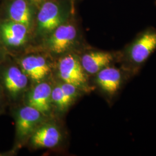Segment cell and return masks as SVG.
Segmentation results:
<instances>
[{
	"instance_id": "cell-1",
	"label": "cell",
	"mask_w": 156,
	"mask_h": 156,
	"mask_svg": "<svg viewBox=\"0 0 156 156\" xmlns=\"http://www.w3.org/2000/svg\"><path fill=\"white\" fill-rule=\"evenodd\" d=\"M156 49V29L148 28L118 53V62L129 78H133L138 73Z\"/></svg>"
},
{
	"instance_id": "cell-2",
	"label": "cell",
	"mask_w": 156,
	"mask_h": 156,
	"mask_svg": "<svg viewBox=\"0 0 156 156\" xmlns=\"http://www.w3.org/2000/svg\"><path fill=\"white\" fill-rule=\"evenodd\" d=\"M58 69L60 76L64 82L72 84L85 91L90 89L86 72L76 56L69 55L62 58L59 62Z\"/></svg>"
},
{
	"instance_id": "cell-3",
	"label": "cell",
	"mask_w": 156,
	"mask_h": 156,
	"mask_svg": "<svg viewBox=\"0 0 156 156\" xmlns=\"http://www.w3.org/2000/svg\"><path fill=\"white\" fill-rule=\"evenodd\" d=\"M131 79L123 69L109 66L96 73L95 82L105 94L114 97Z\"/></svg>"
},
{
	"instance_id": "cell-4",
	"label": "cell",
	"mask_w": 156,
	"mask_h": 156,
	"mask_svg": "<svg viewBox=\"0 0 156 156\" xmlns=\"http://www.w3.org/2000/svg\"><path fill=\"white\" fill-rule=\"evenodd\" d=\"M64 19V12L59 4L52 1L44 2L37 16L38 30L44 34H50L62 25Z\"/></svg>"
},
{
	"instance_id": "cell-5",
	"label": "cell",
	"mask_w": 156,
	"mask_h": 156,
	"mask_svg": "<svg viewBox=\"0 0 156 156\" xmlns=\"http://www.w3.org/2000/svg\"><path fill=\"white\" fill-rule=\"evenodd\" d=\"M77 37V30L74 26L62 24L52 33L47 41L48 46L53 53L61 54L74 44Z\"/></svg>"
},
{
	"instance_id": "cell-6",
	"label": "cell",
	"mask_w": 156,
	"mask_h": 156,
	"mask_svg": "<svg viewBox=\"0 0 156 156\" xmlns=\"http://www.w3.org/2000/svg\"><path fill=\"white\" fill-rule=\"evenodd\" d=\"M118 62V54L105 51H90L84 54L80 62L84 71L94 75L105 67Z\"/></svg>"
},
{
	"instance_id": "cell-7",
	"label": "cell",
	"mask_w": 156,
	"mask_h": 156,
	"mask_svg": "<svg viewBox=\"0 0 156 156\" xmlns=\"http://www.w3.org/2000/svg\"><path fill=\"white\" fill-rule=\"evenodd\" d=\"M41 113L31 106H24L17 112L16 128L17 135L25 138L33 134L41 120Z\"/></svg>"
},
{
	"instance_id": "cell-8",
	"label": "cell",
	"mask_w": 156,
	"mask_h": 156,
	"mask_svg": "<svg viewBox=\"0 0 156 156\" xmlns=\"http://www.w3.org/2000/svg\"><path fill=\"white\" fill-rule=\"evenodd\" d=\"M28 28L24 24L12 20L4 23L0 26V33L6 45L20 46L26 42Z\"/></svg>"
},
{
	"instance_id": "cell-9",
	"label": "cell",
	"mask_w": 156,
	"mask_h": 156,
	"mask_svg": "<svg viewBox=\"0 0 156 156\" xmlns=\"http://www.w3.org/2000/svg\"><path fill=\"white\" fill-rule=\"evenodd\" d=\"M2 80L6 91L12 97L19 94L28 83L27 75L17 67H9L2 74Z\"/></svg>"
},
{
	"instance_id": "cell-10",
	"label": "cell",
	"mask_w": 156,
	"mask_h": 156,
	"mask_svg": "<svg viewBox=\"0 0 156 156\" xmlns=\"http://www.w3.org/2000/svg\"><path fill=\"white\" fill-rule=\"evenodd\" d=\"M23 71L34 81L40 82L50 72V68L42 56H29L21 61Z\"/></svg>"
},
{
	"instance_id": "cell-11",
	"label": "cell",
	"mask_w": 156,
	"mask_h": 156,
	"mask_svg": "<svg viewBox=\"0 0 156 156\" xmlns=\"http://www.w3.org/2000/svg\"><path fill=\"white\" fill-rule=\"evenodd\" d=\"M51 91L49 84L40 83L29 93L28 105L36 109L41 113L48 112L51 107Z\"/></svg>"
},
{
	"instance_id": "cell-12",
	"label": "cell",
	"mask_w": 156,
	"mask_h": 156,
	"mask_svg": "<svg viewBox=\"0 0 156 156\" xmlns=\"http://www.w3.org/2000/svg\"><path fill=\"white\" fill-rule=\"evenodd\" d=\"M61 138L58 129L51 124H45L34 131L31 142L41 147H53L57 145Z\"/></svg>"
},
{
	"instance_id": "cell-13",
	"label": "cell",
	"mask_w": 156,
	"mask_h": 156,
	"mask_svg": "<svg viewBox=\"0 0 156 156\" xmlns=\"http://www.w3.org/2000/svg\"><path fill=\"white\" fill-rule=\"evenodd\" d=\"M11 20L19 23L29 28L33 21V12L27 0H13L8 8Z\"/></svg>"
},
{
	"instance_id": "cell-14",
	"label": "cell",
	"mask_w": 156,
	"mask_h": 156,
	"mask_svg": "<svg viewBox=\"0 0 156 156\" xmlns=\"http://www.w3.org/2000/svg\"><path fill=\"white\" fill-rule=\"evenodd\" d=\"M51 100L55 102L56 106L62 110L67 108L69 105L60 85L52 90Z\"/></svg>"
},
{
	"instance_id": "cell-15",
	"label": "cell",
	"mask_w": 156,
	"mask_h": 156,
	"mask_svg": "<svg viewBox=\"0 0 156 156\" xmlns=\"http://www.w3.org/2000/svg\"><path fill=\"white\" fill-rule=\"evenodd\" d=\"M69 104L74 100L78 95V88L72 84L64 83L60 85Z\"/></svg>"
},
{
	"instance_id": "cell-16",
	"label": "cell",
	"mask_w": 156,
	"mask_h": 156,
	"mask_svg": "<svg viewBox=\"0 0 156 156\" xmlns=\"http://www.w3.org/2000/svg\"><path fill=\"white\" fill-rule=\"evenodd\" d=\"M30 1L31 3L36 5H42V4L44 2V0H28Z\"/></svg>"
}]
</instances>
